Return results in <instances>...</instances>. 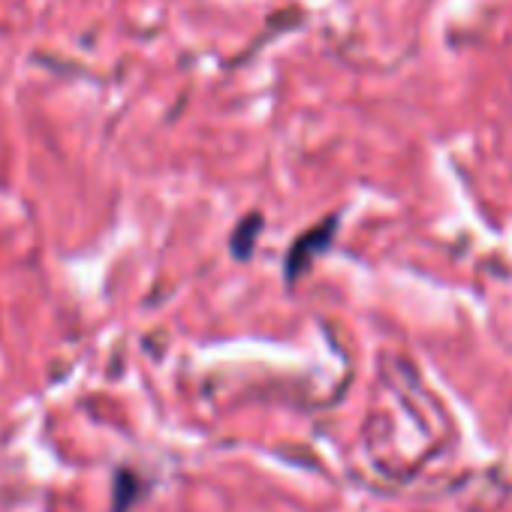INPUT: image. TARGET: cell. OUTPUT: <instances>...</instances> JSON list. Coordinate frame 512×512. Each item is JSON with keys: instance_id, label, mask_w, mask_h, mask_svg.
Masks as SVG:
<instances>
[{"instance_id": "6da1fadb", "label": "cell", "mask_w": 512, "mask_h": 512, "mask_svg": "<svg viewBox=\"0 0 512 512\" xmlns=\"http://www.w3.org/2000/svg\"><path fill=\"white\" fill-rule=\"evenodd\" d=\"M335 229H338V217H329L323 226L311 229L308 235H302V238L293 244V250H290V256H287V275H290V278H299V275L311 266L314 253H320V250L329 247Z\"/></svg>"}]
</instances>
